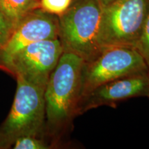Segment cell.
Here are the masks:
<instances>
[{"label": "cell", "instance_id": "cell-1", "mask_svg": "<svg viewBox=\"0 0 149 149\" xmlns=\"http://www.w3.org/2000/svg\"><path fill=\"white\" fill-rule=\"evenodd\" d=\"M84 61L68 52H63L51 72L44 91L47 131L57 137L67 131L78 116Z\"/></svg>", "mask_w": 149, "mask_h": 149}, {"label": "cell", "instance_id": "cell-2", "mask_svg": "<svg viewBox=\"0 0 149 149\" xmlns=\"http://www.w3.org/2000/svg\"><path fill=\"white\" fill-rule=\"evenodd\" d=\"M104 6L99 0H72L59 19V40L63 52L92 60L101 51L99 33Z\"/></svg>", "mask_w": 149, "mask_h": 149}, {"label": "cell", "instance_id": "cell-3", "mask_svg": "<svg viewBox=\"0 0 149 149\" xmlns=\"http://www.w3.org/2000/svg\"><path fill=\"white\" fill-rule=\"evenodd\" d=\"M17 90L10 111L0 126V149L9 148L24 136L40 137L46 125L45 88L16 77Z\"/></svg>", "mask_w": 149, "mask_h": 149}, {"label": "cell", "instance_id": "cell-4", "mask_svg": "<svg viewBox=\"0 0 149 149\" xmlns=\"http://www.w3.org/2000/svg\"><path fill=\"white\" fill-rule=\"evenodd\" d=\"M149 0H116L104 6L99 33L101 48H136L147 16Z\"/></svg>", "mask_w": 149, "mask_h": 149}, {"label": "cell", "instance_id": "cell-5", "mask_svg": "<svg viewBox=\"0 0 149 149\" xmlns=\"http://www.w3.org/2000/svg\"><path fill=\"white\" fill-rule=\"evenodd\" d=\"M144 73L149 74L148 66L135 48L119 46L102 48L95 58L84 64L80 101L99 86L120 78Z\"/></svg>", "mask_w": 149, "mask_h": 149}, {"label": "cell", "instance_id": "cell-6", "mask_svg": "<svg viewBox=\"0 0 149 149\" xmlns=\"http://www.w3.org/2000/svg\"><path fill=\"white\" fill-rule=\"evenodd\" d=\"M62 53L59 39L40 41L20 50L6 61L1 68L28 82L46 88Z\"/></svg>", "mask_w": 149, "mask_h": 149}, {"label": "cell", "instance_id": "cell-7", "mask_svg": "<svg viewBox=\"0 0 149 149\" xmlns=\"http://www.w3.org/2000/svg\"><path fill=\"white\" fill-rule=\"evenodd\" d=\"M59 39L58 16L40 8L29 13L15 27L8 43L0 51V68L13 55L33 43Z\"/></svg>", "mask_w": 149, "mask_h": 149}, {"label": "cell", "instance_id": "cell-8", "mask_svg": "<svg viewBox=\"0 0 149 149\" xmlns=\"http://www.w3.org/2000/svg\"><path fill=\"white\" fill-rule=\"evenodd\" d=\"M149 74L120 78L102 84L81 99L77 110L79 115L102 106L116 107L117 102L137 97H148Z\"/></svg>", "mask_w": 149, "mask_h": 149}, {"label": "cell", "instance_id": "cell-9", "mask_svg": "<svg viewBox=\"0 0 149 149\" xmlns=\"http://www.w3.org/2000/svg\"><path fill=\"white\" fill-rule=\"evenodd\" d=\"M40 8V0H0V10L15 27L29 13Z\"/></svg>", "mask_w": 149, "mask_h": 149}, {"label": "cell", "instance_id": "cell-10", "mask_svg": "<svg viewBox=\"0 0 149 149\" xmlns=\"http://www.w3.org/2000/svg\"><path fill=\"white\" fill-rule=\"evenodd\" d=\"M51 148L44 139L36 136H24L18 138L13 145L14 149H48Z\"/></svg>", "mask_w": 149, "mask_h": 149}, {"label": "cell", "instance_id": "cell-11", "mask_svg": "<svg viewBox=\"0 0 149 149\" xmlns=\"http://www.w3.org/2000/svg\"><path fill=\"white\" fill-rule=\"evenodd\" d=\"M72 1V0H40V8L59 17L69 8Z\"/></svg>", "mask_w": 149, "mask_h": 149}, {"label": "cell", "instance_id": "cell-12", "mask_svg": "<svg viewBox=\"0 0 149 149\" xmlns=\"http://www.w3.org/2000/svg\"><path fill=\"white\" fill-rule=\"evenodd\" d=\"M135 49L143 57L148 66L149 72V13L147 16L140 38L137 42Z\"/></svg>", "mask_w": 149, "mask_h": 149}, {"label": "cell", "instance_id": "cell-13", "mask_svg": "<svg viewBox=\"0 0 149 149\" xmlns=\"http://www.w3.org/2000/svg\"><path fill=\"white\" fill-rule=\"evenodd\" d=\"M14 29L12 22L0 10V51L8 43Z\"/></svg>", "mask_w": 149, "mask_h": 149}, {"label": "cell", "instance_id": "cell-14", "mask_svg": "<svg viewBox=\"0 0 149 149\" xmlns=\"http://www.w3.org/2000/svg\"><path fill=\"white\" fill-rule=\"evenodd\" d=\"M99 1H100V2L102 3V4L104 6L109 4V3L113 2V1H116V0H99Z\"/></svg>", "mask_w": 149, "mask_h": 149}, {"label": "cell", "instance_id": "cell-15", "mask_svg": "<svg viewBox=\"0 0 149 149\" xmlns=\"http://www.w3.org/2000/svg\"><path fill=\"white\" fill-rule=\"evenodd\" d=\"M148 97H149V91H148Z\"/></svg>", "mask_w": 149, "mask_h": 149}]
</instances>
